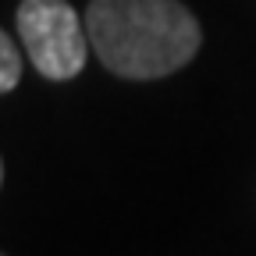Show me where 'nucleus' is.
Returning <instances> with one entry per match:
<instances>
[{
    "label": "nucleus",
    "mask_w": 256,
    "mask_h": 256,
    "mask_svg": "<svg viewBox=\"0 0 256 256\" xmlns=\"http://www.w3.org/2000/svg\"><path fill=\"white\" fill-rule=\"evenodd\" d=\"M89 46L121 78H164L196 57L203 32L182 0H92Z\"/></svg>",
    "instance_id": "obj_1"
},
{
    "label": "nucleus",
    "mask_w": 256,
    "mask_h": 256,
    "mask_svg": "<svg viewBox=\"0 0 256 256\" xmlns=\"http://www.w3.org/2000/svg\"><path fill=\"white\" fill-rule=\"evenodd\" d=\"M14 18L25 54L43 78L64 82L86 68L89 32L68 0H22Z\"/></svg>",
    "instance_id": "obj_2"
},
{
    "label": "nucleus",
    "mask_w": 256,
    "mask_h": 256,
    "mask_svg": "<svg viewBox=\"0 0 256 256\" xmlns=\"http://www.w3.org/2000/svg\"><path fill=\"white\" fill-rule=\"evenodd\" d=\"M22 82V57L18 46L11 43V36L0 28V92H11Z\"/></svg>",
    "instance_id": "obj_3"
},
{
    "label": "nucleus",
    "mask_w": 256,
    "mask_h": 256,
    "mask_svg": "<svg viewBox=\"0 0 256 256\" xmlns=\"http://www.w3.org/2000/svg\"><path fill=\"white\" fill-rule=\"evenodd\" d=\"M0 182H4V164H0Z\"/></svg>",
    "instance_id": "obj_4"
}]
</instances>
